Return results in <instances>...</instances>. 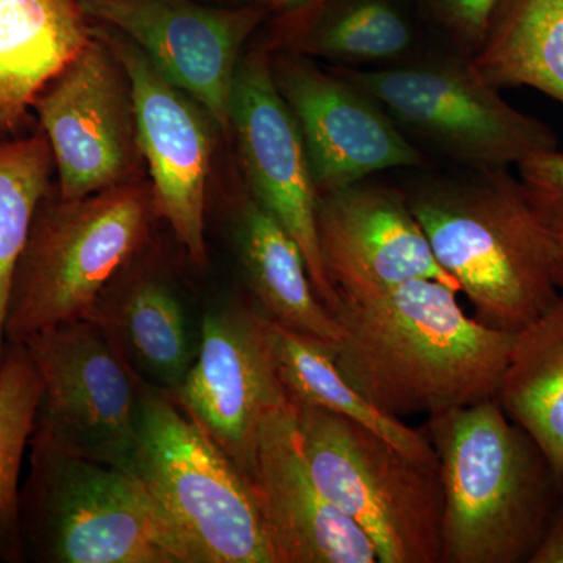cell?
I'll return each mask as SVG.
<instances>
[{"label": "cell", "instance_id": "8", "mask_svg": "<svg viewBox=\"0 0 563 563\" xmlns=\"http://www.w3.org/2000/svg\"><path fill=\"white\" fill-rule=\"evenodd\" d=\"M332 70L372 96L412 143L465 168H510L539 152L558 150L553 129L504 101L468 60Z\"/></svg>", "mask_w": 563, "mask_h": 563}, {"label": "cell", "instance_id": "26", "mask_svg": "<svg viewBox=\"0 0 563 563\" xmlns=\"http://www.w3.org/2000/svg\"><path fill=\"white\" fill-rule=\"evenodd\" d=\"M413 43L412 25L390 0H343L299 44L309 54L361 68L401 62Z\"/></svg>", "mask_w": 563, "mask_h": 563}, {"label": "cell", "instance_id": "14", "mask_svg": "<svg viewBox=\"0 0 563 563\" xmlns=\"http://www.w3.org/2000/svg\"><path fill=\"white\" fill-rule=\"evenodd\" d=\"M277 90L301 135L318 195L396 168H422L420 147L407 139L372 96L312 62H272Z\"/></svg>", "mask_w": 563, "mask_h": 563}, {"label": "cell", "instance_id": "25", "mask_svg": "<svg viewBox=\"0 0 563 563\" xmlns=\"http://www.w3.org/2000/svg\"><path fill=\"white\" fill-rule=\"evenodd\" d=\"M54 155L43 131L0 140V363L14 273L41 202L54 188Z\"/></svg>", "mask_w": 563, "mask_h": 563}, {"label": "cell", "instance_id": "18", "mask_svg": "<svg viewBox=\"0 0 563 563\" xmlns=\"http://www.w3.org/2000/svg\"><path fill=\"white\" fill-rule=\"evenodd\" d=\"M143 252L103 290L87 318L141 383L174 395L196 350L179 295L161 272L141 262Z\"/></svg>", "mask_w": 563, "mask_h": 563}, {"label": "cell", "instance_id": "20", "mask_svg": "<svg viewBox=\"0 0 563 563\" xmlns=\"http://www.w3.org/2000/svg\"><path fill=\"white\" fill-rule=\"evenodd\" d=\"M240 257L262 313L288 329L336 346L342 328L313 290L298 243L254 198L240 210Z\"/></svg>", "mask_w": 563, "mask_h": 563}, {"label": "cell", "instance_id": "13", "mask_svg": "<svg viewBox=\"0 0 563 563\" xmlns=\"http://www.w3.org/2000/svg\"><path fill=\"white\" fill-rule=\"evenodd\" d=\"M172 396L250 483L262 417L287 398L265 314L240 303L210 310L190 369Z\"/></svg>", "mask_w": 563, "mask_h": 563}, {"label": "cell", "instance_id": "19", "mask_svg": "<svg viewBox=\"0 0 563 563\" xmlns=\"http://www.w3.org/2000/svg\"><path fill=\"white\" fill-rule=\"evenodd\" d=\"M92 36L80 0H0V140L27 124L41 91Z\"/></svg>", "mask_w": 563, "mask_h": 563}, {"label": "cell", "instance_id": "23", "mask_svg": "<svg viewBox=\"0 0 563 563\" xmlns=\"http://www.w3.org/2000/svg\"><path fill=\"white\" fill-rule=\"evenodd\" d=\"M268 320L274 366L288 401L295 406L318 407L358 422L398 446L404 453L439 462L428 435L398 418L377 410L340 373L332 344L288 331Z\"/></svg>", "mask_w": 563, "mask_h": 563}, {"label": "cell", "instance_id": "10", "mask_svg": "<svg viewBox=\"0 0 563 563\" xmlns=\"http://www.w3.org/2000/svg\"><path fill=\"white\" fill-rule=\"evenodd\" d=\"M33 111L51 144L62 198L141 180L131 84L96 25L91 43L41 91Z\"/></svg>", "mask_w": 563, "mask_h": 563}, {"label": "cell", "instance_id": "3", "mask_svg": "<svg viewBox=\"0 0 563 563\" xmlns=\"http://www.w3.org/2000/svg\"><path fill=\"white\" fill-rule=\"evenodd\" d=\"M443 487L442 563H529L562 498L553 466L496 398L428 417Z\"/></svg>", "mask_w": 563, "mask_h": 563}, {"label": "cell", "instance_id": "30", "mask_svg": "<svg viewBox=\"0 0 563 563\" xmlns=\"http://www.w3.org/2000/svg\"><path fill=\"white\" fill-rule=\"evenodd\" d=\"M310 2H313V0H258V3L265 7L266 10L299 9V7L307 5Z\"/></svg>", "mask_w": 563, "mask_h": 563}, {"label": "cell", "instance_id": "27", "mask_svg": "<svg viewBox=\"0 0 563 563\" xmlns=\"http://www.w3.org/2000/svg\"><path fill=\"white\" fill-rule=\"evenodd\" d=\"M526 198L550 239L555 279L563 291V152H539L517 165Z\"/></svg>", "mask_w": 563, "mask_h": 563}, {"label": "cell", "instance_id": "9", "mask_svg": "<svg viewBox=\"0 0 563 563\" xmlns=\"http://www.w3.org/2000/svg\"><path fill=\"white\" fill-rule=\"evenodd\" d=\"M21 344L43 384L36 428L70 453L129 472L144 384L106 333L84 318Z\"/></svg>", "mask_w": 563, "mask_h": 563}, {"label": "cell", "instance_id": "4", "mask_svg": "<svg viewBox=\"0 0 563 563\" xmlns=\"http://www.w3.org/2000/svg\"><path fill=\"white\" fill-rule=\"evenodd\" d=\"M21 488L25 551L44 563H198L135 474L62 448L36 428Z\"/></svg>", "mask_w": 563, "mask_h": 563}, {"label": "cell", "instance_id": "12", "mask_svg": "<svg viewBox=\"0 0 563 563\" xmlns=\"http://www.w3.org/2000/svg\"><path fill=\"white\" fill-rule=\"evenodd\" d=\"M95 25L131 84L139 146L150 173L155 210L168 222L188 257L203 266L213 120L190 95L166 79L131 40L107 25Z\"/></svg>", "mask_w": 563, "mask_h": 563}, {"label": "cell", "instance_id": "28", "mask_svg": "<svg viewBox=\"0 0 563 563\" xmlns=\"http://www.w3.org/2000/svg\"><path fill=\"white\" fill-rule=\"evenodd\" d=\"M437 18L466 54L483 44L498 0H431Z\"/></svg>", "mask_w": 563, "mask_h": 563}, {"label": "cell", "instance_id": "5", "mask_svg": "<svg viewBox=\"0 0 563 563\" xmlns=\"http://www.w3.org/2000/svg\"><path fill=\"white\" fill-rule=\"evenodd\" d=\"M155 217L150 181L77 199L52 188L14 273L7 344L87 318L111 282L146 251Z\"/></svg>", "mask_w": 563, "mask_h": 563}, {"label": "cell", "instance_id": "2", "mask_svg": "<svg viewBox=\"0 0 563 563\" xmlns=\"http://www.w3.org/2000/svg\"><path fill=\"white\" fill-rule=\"evenodd\" d=\"M404 192L477 321L515 335L558 301L553 246L509 168L463 166Z\"/></svg>", "mask_w": 563, "mask_h": 563}, {"label": "cell", "instance_id": "29", "mask_svg": "<svg viewBox=\"0 0 563 563\" xmlns=\"http://www.w3.org/2000/svg\"><path fill=\"white\" fill-rule=\"evenodd\" d=\"M529 563H563V495L542 542L533 551Z\"/></svg>", "mask_w": 563, "mask_h": 563}, {"label": "cell", "instance_id": "7", "mask_svg": "<svg viewBox=\"0 0 563 563\" xmlns=\"http://www.w3.org/2000/svg\"><path fill=\"white\" fill-rule=\"evenodd\" d=\"M129 472L146 485L198 563H274L246 477L169 393L144 385Z\"/></svg>", "mask_w": 563, "mask_h": 563}, {"label": "cell", "instance_id": "22", "mask_svg": "<svg viewBox=\"0 0 563 563\" xmlns=\"http://www.w3.org/2000/svg\"><path fill=\"white\" fill-rule=\"evenodd\" d=\"M468 63L496 90L529 87L563 106V0H498Z\"/></svg>", "mask_w": 563, "mask_h": 563}, {"label": "cell", "instance_id": "1", "mask_svg": "<svg viewBox=\"0 0 563 563\" xmlns=\"http://www.w3.org/2000/svg\"><path fill=\"white\" fill-rule=\"evenodd\" d=\"M457 295L431 279L339 295L333 358L344 379L398 420L496 398L515 335L466 314Z\"/></svg>", "mask_w": 563, "mask_h": 563}, {"label": "cell", "instance_id": "16", "mask_svg": "<svg viewBox=\"0 0 563 563\" xmlns=\"http://www.w3.org/2000/svg\"><path fill=\"white\" fill-rule=\"evenodd\" d=\"M250 485L274 563H379L372 540L314 481L287 398L262 417Z\"/></svg>", "mask_w": 563, "mask_h": 563}, {"label": "cell", "instance_id": "15", "mask_svg": "<svg viewBox=\"0 0 563 563\" xmlns=\"http://www.w3.org/2000/svg\"><path fill=\"white\" fill-rule=\"evenodd\" d=\"M232 132L252 198L298 243L313 290L332 312L339 292L322 265L317 231V187L301 135L277 90L272 62L263 52H252L236 70Z\"/></svg>", "mask_w": 563, "mask_h": 563}, {"label": "cell", "instance_id": "11", "mask_svg": "<svg viewBox=\"0 0 563 563\" xmlns=\"http://www.w3.org/2000/svg\"><path fill=\"white\" fill-rule=\"evenodd\" d=\"M85 13L133 44L231 135L232 96L244 43L261 24V3L201 0H80Z\"/></svg>", "mask_w": 563, "mask_h": 563}, {"label": "cell", "instance_id": "6", "mask_svg": "<svg viewBox=\"0 0 563 563\" xmlns=\"http://www.w3.org/2000/svg\"><path fill=\"white\" fill-rule=\"evenodd\" d=\"M310 472L325 498L372 540L379 563H442L439 462L422 461L358 422L295 406Z\"/></svg>", "mask_w": 563, "mask_h": 563}, {"label": "cell", "instance_id": "24", "mask_svg": "<svg viewBox=\"0 0 563 563\" xmlns=\"http://www.w3.org/2000/svg\"><path fill=\"white\" fill-rule=\"evenodd\" d=\"M43 384L24 344H10L0 363V561L25 558L21 470L38 418Z\"/></svg>", "mask_w": 563, "mask_h": 563}, {"label": "cell", "instance_id": "21", "mask_svg": "<svg viewBox=\"0 0 563 563\" xmlns=\"http://www.w3.org/2000/svg\"><path fill=\"white\" fill-rule=\"evenodd\" d=\"M496 399L539 444L563 495V291L547 312L515 333Z\"/></svg>", "mask_w": 563, "mask_h": 563}, {"label": "cell", "instance_id": "17", "mask_svg": "<svg viewBox=\"0 0 563 563\" xmlns=\"http://www.w3.org/2000/svg\"><path fill=\"white\" fill-rule=\"evenodd\" d=\"M322 265L339 295L366 296L406 282L439 280L461 292L431 250L406 192L369 179L318 195Z\"/></svg>", "mask_w": 563, "mask_h": 563}]
</instances>
